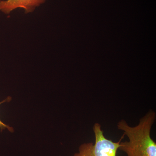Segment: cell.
Returning a JSON list of instances; mask_svg holds the SVG:
<instances>
[{"mask_svg":"<svg viewBox=\"0 0 156 156\" xmlns=\"http://www.w3.org/2000/svg\"><path fill=\"white\" fill-rule=\"evenodd\" d=\"M11 98L10 97H8V98H6L5 100L3 101L2 102H0V104H1L4 103V102H7V101H9L11 100ZM0 129H1V131H3V130L7 129L10 132H13L14 131L13 128L12 127H10L8 125H6L5 123L3 122L1 120H0Z\"/></svg>","mask_w":156,"mask_h":156,"instance_id":"277c9868","label":"cell"},{"mask_svg":"<svg viewBox=\"0 0 156 156\" xmlns=\"http://www.w3.org/2000/svg\"><path fill=\"white\" fill-rule=\"evenodd\" d=\"M48 0H0V12L9 14L15 9H23L26 14L32 13Z\"/></svg>","mask_w":156,"mask_h":156,"instance_id":"3957f363","label":"cell"},{"mask_svg":"<svg viewBox=\"0 0 156 156\" xmlns=\"http://www.w3.org/2000/svg\"><path fill=\"white\" fill-rule=\"evenodd\" d=\"M93 129L95 136V143L83 144L79 147V152L73 156H116L120 142L125 134L119 141L114 142L104 136L100 124L95 123Z\"/></svg>","mask_w":156,"mask_h":156,"instance_id":"7a4b0ae2","label":"cell"},{"mask_svg":"<svg viewBox=\"0 0 156 156\" xmlns=\"http://www.w3.org/2000/svg\"><path fill=\"white\" fill-rule=\"evenodd\" d=\"M156 116L154 112L149 111L134 127L129 126L125 120L120 121L117 126L118 129L124 131L129 141L120 142L119 150L128 156H156V143L151 136Z\"/></svg>","mask_w":156,"mask_h":156,"instance_id":"6da1fadb","label":"cell"}]
</instances>
